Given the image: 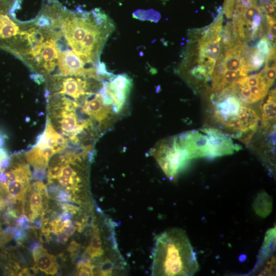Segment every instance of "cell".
Wrapping results in <instances>:
<instances>
[{
	"instance_id": "cell-1",
	"label": "cell",
	"mask_w": 276,
	"mask_h": 276,
	"mask_svg": "<svg viewBox=\"0 0 276 276\" xmlns=\"http://www.w3.org/2000/svg\"><path fill=\"white\" fill-rule=\"evenodd\" d=\"M114 29L112 19L99 9L86 11L60 8L57 29L63 41L84 62L95 67Z\"/></svg>"
},
{
	"instance_id": "cell-2",
	"label": "cell",
	"mask_w": 276,
	"mask_h": 276,
	"mask_svg": "<svg viewBox=\"0 0 276 276\" xmlns=\"http://www.w3.org/2000/svg\"><path fill=\"white\" fill-rule=\"evenodd\" d=\"M199 270L196 253L184 231L172 228L156 237L152 275L190 276Z\"/></svg>"
},
{
	"instance_id": "cell-3",
	"label": "cell",
	"mask_w": 276,
	"mask_h": 276,
	"mask_svg": "<svg viewBox=\"0 0 276 276\" xmlns=\"http://www.w3.org/2000/svg\"><path fill=\"white\" fill-rule=\"evenodd\" d=\"M216 94L218 96L213 99V120L227 134L247 143L257 129L258 113L228 87Z\"/></svg>"
},
{
	"instance_id": "cell-4",
	"label": "cell",
	"mask_w": 276,
	"mask_h": 276,
	"mask_svg": "<svg viewBox=\"0 0 276 276\" xmlns=\"http://www.w3.org/2000/svg\"><path fill=\"white\" fill-rule=\"evenodd\" d=\"M103 81L82 76L55 75L50 77L45 93L63 94L78 101L100 89Z\"/></svg>"
},
{
	"instance_id": "cell-5",
	"label": "cell",
	"mask_w": 276,
	"mask_h": 276,
	"mask_svg": "<svg viewBox=\"0 0 276 276\" xmlns=\"http://www.w3.org/2000/svg\"><path fill=\"white\" fill-rule=\"evenodd\" d=\"M151 152L163 172L171 180L176 178L188 160L175 136L160 141Z\"/></svg>"
},
{
	"instance_id": "cell-6",
	"label": "cell",
	"mask_w": 276,
	"mask_h": 276,
	"mask_svg": "<svg viewBox=\"0 0 276 276\" xmlns=\"http://www.w3.org/2000/svg\"><path fill=\"white\" fill-rule=\"evenodd\" d=\"M132 85L131 78L126 74L113 75L104 80L99 93L114 113L120 118L127 109V102Z\"/></svg>"
},
{
	"instance_id": "cell-7",
	"label": "cell",
	"mask_w": 276,
	"mask_h": 276,
	"mask_svg": "<svg viewBox=\"0 0 276 276\" xmlns=\"http://www.w3.org/2000/svg\"><path fill=\"white\" fill-rule=\"evenodd\" d=\"M56 34L30 50L21 60L35 73L50 75L58 64L59 48Z\"/></svg>"
},
{
	"instance_id": "cell-8",
	"label": "cell",
	"mask_w": 276,
	"mask_h": 276,
	"mask_svg": "<svg viewBox=\"0 0 276 276\" xmlns=\"http://www.w3.org/2000/svg\"><path fill=\"white\" fill-rule=\"evenodd\" d=\"M221 23L214 22L200 39L199 45V65L204 67L213 75L216 62L221 52Z\"/></svg>"
},
{
	"instance_id": "cell-9",
	"label": "cell",
	"mask_w": 276,
	"mask_h": 276,
	"mask_svg": "<svg viewBox=\"0 0 276 276\" xmlns=\"http://www.w3.org/2000/svg\"><path fill=\"white\" fill-rule=\"evenodd\" d=\"M99 90L87 96L79 102L83 112L92 120L102 134L113 125L118 117L105 103Z\"/></svg>"
},
{
	"instance_id": "cell-10",
	"label": "cell",
	"mask_w": 276,
	"mask_h": 276,
	"mask_svg": "<svg viewBox=\"0 0 276 276\" xmlns=\"http://www.w3.org/2000/svg\"><path fill=\"white\" fill-rule=\"evenodd\" d=\"M58 153L59 150L40 135L36 144L25 153V156L34 170L45 171L50 158Z\"/></svg>"
},
{
	"instance_id": "cell-11",
	"label": "cell",
	"mask_w": 276,
	"mask_h": 276,
	"mask_svg": "<svg viewBox=\"0 0 276 276\" xmlns=\"http://www.w3.org/2000/svg\"><path fill=\"white\" fill-rule=\"evenodd\" d=\"M21 25L0 9V47L11 52L19 37Z\"/></svg>"
},
{
	"instance_id": "cell-12",
	"label": "cell",
	"mask_w": 276,
	"mask_h": 276,
	"mask_svg": "<svg viewBox=\"0 0 276 276\" xmlns=\"http://www.w3.org/2000/svg\"><path fill=\"white\" fill-rule=\"evenodd\" d=\"M261 127L265 130L274 129L275 123V89L268 94L265 103L262 108Z\"/></svg>"
},
{
	"instance_id": "cell-13",
	"label": "cell",
	"mask_w": 276,
	"mask_h": 276,
	"mask_svg": "<svg viewBox=\"0 0 276 276\" xmlns=\"http://www.w3.org/2000/svg\"><path fill=\"white\" fill-rule=\"evenodd\" d=\"M30 180L19 178L9 183L0 182L8 195L17 200L22 201Z\"/></svg>"
},
{
	"instance_id": "cell-14",
	"label": "cell",
	"mask_w": 276,
	"mask_h": 276,
	"mask_svg": "<svg viewBox=\"0 0 276 276\" xmlns=\"http://www.w3.org/2000/svg\"><path fill=\"white\" fill-rule=\"evenodd\" d=\"M35 267L47 274L53 275L58 270V265L56 262V258L45 251L34 259Z\"/></svg>"
},
{
	"instance_id": "cell-15",
	"label": "cell",
	"mask_w": 276,
	"mask_h": 276,
	"mask_svg": "<svg viewBox=\"0 0 276 276\" xmlns=\"http://www.w3.org/2000/svg\"><path fill=\"white\" fill-rule=\"evenodd\" d=\"M275 227L269 229L264 239L261 252L259 255L258 262L256 267H259L274 251L275 243Z\"/></svg>"
},
{
	"instance_id": "cell-16",
	"label": "cell",
	"mask_w": 276,
	"mask_h": 276,
	"mask_svg": "<svg viewBox=\"0 0 276 276\" xmlns=\"http://www.w3.org/2000/svg\"><path fill=\"white\" fill-rule=\"evenodd\" d=\"M255 212L260 216L266 217L272 210V199L267 193L258 194L254 202Z\"/></svg>"
},
{
	"instance_id": "cell-17",
	"label": "cell",
	"mask_w": 276,
	"mask_h": 276,
	"mask_svg": "<svg viewBox=\"0 0 276 276\" xmlns=\"http://www.w3.org/2000/svg\"><path fill=\"white\" fill-rule=\"evenodd\" d=\"M272 47L268 38L263 37L257 43L256 49L267 56Z\"/></svg>"
},
{
	"instance_id": "cell-18",
	"label": "cell",
	"mask_w": 276,
	"mask_h": 276,
	"mask_svg": "<svg viewBox=\"0 0 276 276\" xmlns=\"http://www.w3.org/2000/svg\"><path fill=\"white\" fill-rule=\"evenodd\" d=\"M266 18L267 20L268 26V39L269 41H273L275 38V21L274 18L268 14L266 15Z\"/></svg>"
},
{
	"instance_id": "cell-19",
	"label": "cell",
	"mask_w": 276,
	"mask_h": 276,
	"mask_svg": "<svg viewBox=\"0 0 276 276\" xmlns=\"http://www.w3.org/2000/svg\"><path fill=\"white\" fill-rule=\"evenodd\" d=\"M72 193L63 189H60L56 193L55 198L61 203L68 202L72 199Z\"/></svg>"
},
{
	"instance_id": "cell-20",
	"label": "cell",
	"mask_w": 276,
	"mask_h": 276,
	"mask_svg": "<svg viewBox=\"0 0 276 276\" xmlns=\"http://www.w3.org/2000/svg\"><path fill=\"white\" fill-rule=\"evenodd\" d=\"M236 0H224L223 11L227 18H231L233 14Z\"/></svg>"
},
{
	"instance_id": "cell-21",
	"label": "cell",
	"mask_w": 276,
	"mask_h": 276,
	"mask_svg": "<svg viewBox=\"0 0 276 276\" xmlns=\"http://www.w3.org/2000/svg\"><path fill=\"white\" fill-rule=\"evenodd\" d=\"M251 7L253 0H236L234 11H241Z\"/></svg>"
},
{
	"instance_id": "cell-22",
	"label": "cell",
	"mask_w": 276,
	"mask_h": 276,
	"mask_svg": "<svg viewBox=\"0 0 276 276\" xmlns=\"http://www.w3.org/2000/svg\"><path fill=\"white\" fill-rule=\"evenodd\" d=\"M265 71V77L269 82L272 85L276 76L275 67L266 68L264 67Z\"/></svg>"
},
{
	"instance_id": "cell-23",
	"label": "cell",
	"mask_w": 276,
	"mask_h": 276,
	"mask_svg": "<svg viewBox=\"0 0 276 276\" xmlns=\"http://www.w3.org/2000/svg\"><path fill=\"white\" fill-rule=\"evenodd\" d=\"M76 226L71 222L63 223L61 227V232L66 233L67 235L71 236L75 232Z\"/></svg>"
},
{
	"instance_id": "cell-24",
	"label": "cell",
	"mask_w": 276,
	"mask_h": 276,
	"mask_svg": "<svg viewBox=\"0 0 276 276\" xmlns=\"http://www.w3.org/2000/svg\"><path fill=\"white\" fill-rule=\"evenodd\" d=\"M272 3H275V0H253V7L261 9L264 6Z\"/></svg>"
},
{
	"instance_id": "cell-25",
	"label": "cell",
	"mask_w": 276,
	"mask_h": 276,
	"mask_svg": "<svg viewBox=\"0 0 276 276\" xmlns=\"http://www.w3.org/2000/svg\"><path fill=\"white\" fill-rule=\"evenodd\" d=\"M68 239V237L66 233L63 232L57 233L56 240L58 243L64 244L67 241Z\"/></svg>"
},
{
	"instance_id": "cell-26",
	"label": "cell",
	"mask_w": 276,
	"mask_h": 276,
	"mask_svg": "<svg viewBox=\"0 0 276 276\" xmlns=\"http://www.w3.org/2000/svg\"><path fill=\"white\" fill-rule=\"evenodd\" d=\"M275 3L267 4L263 7L261 10L264 11L266 14L273 13L274 11Z\"/></svg>"
},
{
	"instance_id": "cell-27",
	"label": "cell",
	"mask_w": 276,
	"mask_h": 276,
	"mask_svg": "<svg viewBox=\"0 0 276 276\" xmlns=\"http://www.w3.org/2000/svg\"><path fill=\"white\" fill-rule=\"evenodd\" d=\"M30 76L31 78L39 84L42 83L44 80L43 75L40 74L34 73L31 74Z\"/></svg>"
},
{
	"instance_id": "cell-28",
	"label": "cell",
	"mask_w": 276,
	"mask_h": 276,
	"mask_svg": "<svg viewBox=\"0 0 276 276\" xmlns=\"http://www.w3.org/2000/svg\"><path fill=\"white\" fill-rule=\"evenodd\" d=\"M18 275H30L28 268H25L21 269L18 273Z\"/></svg>"
}]
</instances>
